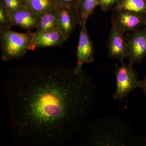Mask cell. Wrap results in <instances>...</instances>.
I'll return each mask as SVG.
<instances>
[{"instance_id": "obj_1", "label": "cell", "mask_w": 146, "mask_h": 146, "mask_svg": "<svg viewBox=\"0 0 146 146\" xmlns=\"http://www.w3.org/2000/svg\"><path fill=\"white\" fill-rule=\"evenodd\" d=\"M82 71L18 70L4 90L14 142L20 145H64L83 131L93 109L95 86Z\"/></svg>"}, {"instance_id": "obj_2", "label": "cell", "mask_w": 146, "mask_h": 146, "mask_svg": "<svg viewBox=\"0 0 146 146\" xmlns=\"http://www.w3.org/2000/svg\"><path fill=\"white\" fill-rule=\"evenodd\" d=\"M34 33L29 31L22 33L11 29L0 32L1 59L4 61L17 60L23 57L29 51L35 49Z\"/></svg>"}, {"instance_id": "obj_3", "label": "cell", "mask_w": 146, "mask_h": 146, "mask_svg": "<svg viewBox=\"0 0 146 146\" xmlns=\"http://www.w3.org/2000/svg\"><path fill=\"white\" fill-rule=\"evenodd\" d=\"M121 63L120 66H115V72L116 88L113 99L118 101L122 100L134 89L139 88L140 82L133 66L125 65L124 61Z\"/></svg>"}, {"instance_id": "obj_4", "label": "cell", "mask_w": 146, "mask_h": 146, "mask_svg": "<svg viewBox=\"0 0 146 146\" xmlns=\"http://www.w3.org/2000/svg\"><path fill=\"white\" fill-rule=\"evenodd\" d=\"M127 39L129 65L142 62L146 55V27L131 32Z\"/></svg>"}, {"instance_id": "obj_5", "label": "cell", "mask_w": 146, "mask_h": 146, "mask_svg": "<svg viewBox=\"0 0 146 146\" xmlns=\"http://www.w3.org/2000/svg\"><path fill=\"white\" fill-rule=\"evenodd\" d=\"M146 19V16L116 9L112 17V24L124 34L145 27Z\"/></svg>"}, {"instance_id": "obj_6", "label": "cell", "mask_w": 146, "mask_h": 146, "mask_svg": "<svg viewBox=\"0 0 146 146\" xmlns=\"http://www.w3.org/2000/svg\"><path fill=\"white\" fill-rule=\"evenodd\" d=\"M86 21L80 23L81 27L77 52V65L75 67L77 73L82 72V67L84 63H90L94 61V48L89 36L86 26Z\"/></svg>"}, {"instance_id": "obj_7", "label": "cell", "mask_w": 146, "mask_h": 146, "mask_svg": "<svg viewBox=\"0 0 146 146\" xmlns=\"http://www.w3.org/2000/svg\"><path fill=\"white\" fill-rule=\"evenodd\" d=\"M57 27L63 33L66 40L72 34L77 25L80 23V17L75 6L58 7Z\"/></svg>"}, {"instance_id": "obj_8", "label": "cell", "mask_w": 146, "mask_h": 146, "mask_svg": "<svg viewBox=\"0 0 146 146\" xmlns=\"http://www.w3.org/2000/svg\"><path fill=\"white\" fill-rule=\"evenodd\" d=\"M108 48L110 58L118 59L120 62L128 58L126 38L124 33L112 24L108 37Z\"/></svg>"}, {"instance_id": "obj_9", "label": "cell", "mask_w": 146, "mask_h": 146, "mask_svg": "<svg viewBox=\"0 0 146 146\" xmlns=\"http://www.w3.org/2000/svg\"><path fill=\"white\" fill-rule=\"evenodd\" d=\"M10 17L12 26L29 31L36 28L40 18L39 15L24 4L11 14Z\"/></svg>"}, {"instance_id": "obj_10", "label": "cell", "mask_w": 146, "mask_h": 146, "mask_svg": "<svg viewBox=\"0 0 146 146\" xmlns=\"http://www.w3.org/2000/svg\"><path fill=\"white\" fill-rule=\"evenodd\" d=\"M35 35L34 44L35 48L57 46L66 41L63 33L58 28Z\"/></svg>"}, {"instance_id": "obj_11", "label": "cell", "mask_w": 146, "mask_h": 146, "mask_svg": "<svg viewBox=\"0 0 146 146\" xmlns=\"http://www.w3.org/2000/svg\"><path fill=\"white\" fill-rule=\"evenodd\" d=\"M58 7L53 9L41 16L38 26L34 32L35 34L58 28Z\"/></svg>"}, {"instance_id": "obj_12", "label": "cell", "mask_w": 146, "mask_h": 146, "mask_svg": "<svg viewBox=\"0 0 146 146\" xmlns=\"http://www.w3.org/2000/svg\"><path fill=\"white\" fill-rule=\"evenodd\" d=\"M116 9L146 16V0H120Z\"/></svg>"}, {"instance_id": "obj_13", "label": "cell", "mask_w": 146, "mask_h": 146, "mask_svg": "<svg viewBox=\"0 0 146 146\" xmlns=\"http://www.w3.org/2000/svg\"><path fill=\"white\" fill-rule=\"evenodd\" d=\"M24 4L28 7L41 17L53 9L58 7L55 0H22Z\"/></svg>"}, {"instance_id": "obj_14", "label": "cell", "mask_w": 146, "mask_h": 146, "mask_svg": "<svg viewBox=\"0 0 146 146\" xmlns=\"http://www.w3.org/2000/svg\"><path fill=\"white\" fill-rule=\"evenodd\" d=\"M99 3V0H78L75 6L79 16L80 23L82 21H87Z\"/></svg>"}, {"instance_id": "obj_15", "label": "cell", "mask_w": 146, "mask_h": 146, "mask_svg": "<svg viewBox=\"0 0 146 146\" xmlns=\"http://www.w3.org/2000/svg\"><path fill=\"white\" fill-rule=\"evenodd\" d=\"M12 26L10 16L1 1L0 4V32L10 29Z\"/></svg>"}, {"instance_id": "obj_16", "label": "cell", "mask_w": 146, "mask_h": 146, "mask_svg": "<svg viewBox=\"0 0 146 146\" xmlns=\"http://www.w3.org/2000/svg\"><path fill=\"white\" fill-rule=\"evenodd\" d=\"M9 16L24 4L22 0H1Z\"/></svg>"}, {"instance_id": "obj_17", "label": "cell", "mask_w": 146, "mask_h": 146, "mask_svg": "<svg viewBox=\"0 0 146 146\" xmlns=\"http://www.w3.org/2000/svg\"><path fill=\"white\" fill-rule=\"evenodd\" d=\"M119 1L120 0H99V5L101 6L103 11H106Z\"/></svg>"}, {"instance_id": "obj_18", "label": "cell", "mask_w": 146, "mask_h": 146, "mask_svg": "<svg viewBox=\"0 0 146 146\" xmlns=\"http://www.w3.org/2000/svg\"><path fill=\"white\" fill-rule=\"evenodd\" d=\"M59 7L76 6L78 0H55Z\"/></svg>"}, {"instance_id": "obj_19", "label": "cell", "mask_w": 146, "mask_h": 146, "mask_svg": "<svg viewBox=\"0 0 146 146\" xmlns=\"http://www.w3.org/2000/svg\"><path fill=\"white\" fill-rule=\"evenodd\" d=\"M139 88L141 89L146 96V74L144 78L140 80Z\"/></svg>"}, {"instance_id": "obj_20", "label": "cell", "mask_w": 146, "mask_h": 146, "mask_svg": "<svg viewBox=\"0 0 146 146\" xmlns=\"http://www.w3.org/2000/svg\"><path fill=\"white\" fill-rule=\"evenodd\" d=\"M145 27H146V21H145Z\"/></svg>"}]
</instances>
